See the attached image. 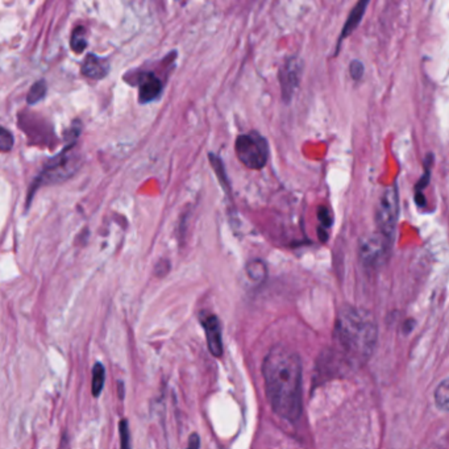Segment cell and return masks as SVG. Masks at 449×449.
I'll return each instance as SVG.
<instances>
[{
	"label": "cell",
	"instance_id": "obj_22",
	"mask_svg": "<svg viewBox=\"0 0 449 449\" xmlns=\"http://www.w3.org/2000/svg\"><path fill=\"white\" fill-rule=\"evenodd\" d=\"M187 449H201V439L196 434H192L189 439Z\"/></svg>",
	"mask_w": 449,
	"mask_h": 449
},
{
	"label": "cell",
	"instance_id": "obj_5",
	"mask_svg": "<svg viewBox=\"0 0 449 449\" xmlns=\"http://www.w3.org/2000/svg\"><path fill=\"white\" fill-rule=\"evenodd\" d=\"M77 160L78 158L74 153V144H68V147L65 149L46 163L44 170L41 172L40 176L37 177L36 186L52 185V183L65 181L75 172Z\"/></svg>",
	"mask_w": 449,
	"mask_h": 449
},
{
	"label": "cell",
	"instance_id": "obj_7",
	"mask_svg": "<svg viewBox=\"0 0 449 449\" xmlns=\"http://www.w3.org/2000/svg\"><path fill=\"white\" fill-rule=\"evenodd\" d=\"M300 74H302V62L295 57L290 58L280 70L281 90L286 102H288L293 98L294 91L297 90L300 82Z\"/></svg>",
	"mask_w": 449,
	"mask_h": 449
},
{
	"label": "cell",
	"instance_id": "obj_19",
	"mask_svg": "<svg viewBox=\"0 0 449 449\" xmlns=\"http://www.w3.org/2000/svg\"><path fill=\"white\" fill-rule=\"evenodd\" d=\"M119 434H120V449H131V435L128 421L122 419L119 424Z\"/></svg>",
	"mask_w": 449,
	"mask_h": 449
},
{
	"label": "cell",
	"instance_id": "obj_23",
	"mask_svg": "<svg viewBox=\"0 0 449 449\" xmlns=\"http://www.w3.org/2000/svg\"><path fill=\"white\" fill-rule=\"evenodd\" d=\"M118 395L120 399H124V383L122 381L118 382Z\"/></svg>",
	"mask_w": 449,
	"mask_h": 449
},
{
	"label": "cell",
	"instance_id": "obj_20",
	"mask_svg": "<svg viewBox=\"0 0 449 449\" xmlns=\"http://www.w3.org/2000/svg\"><path fill=\"white\" fill-rule=\"evenodd\" d=\"M318 219H319V221H320V224L323 226L324 230L332 227V217H331V214H329V211L327 210L326 207H319Z\"/></svg>",
	"mask_w": 449,
	"mask_h": 449
},
{
	"label": "cell",
	"instance_id": "obj_18",
	"mask_svg": "<svg viewBox=\"0 0 449 449\" xmlns=\"http://www.w3.org/2000/svg\"><path fill=\"white\" fill-rule=\"evenodd\" d=\"M14 147V136L11 132L0 127V152H10Z\"/></svg>",
	"mask_w": 449,
	"mask_h": 449
},
{
	"label": "cell",
	"instance_id": "obj_12",
	"mask_svg": "<svg viewBox=\"0 0 449 449\" xmlns=\"http://www.w3.org/2000/svg\"><path fill=\"white\" fill-rule=\"evenodd\" d=\"M246 275L255 281V282H262L266 275H268V269L264 261L261 259H252L246 264Z\"/></svg>",
	"mask_w": 449,
	"mask_h": 449
},
{
	"label": "cell",
	"instance_id": "obj_10",
	"mask_svg": "<svg viewBox=\"0 0 449 449\" xmlns=\"http://www.w3.org/2000/svg\"><path fill=\"white\" fill-rule=\"evenodd\" d=\"M109 62L95 55H89L82 65V73L93 80H102L109 74Z\"/></svg>",
	"mask_w": 449,
	"mask_h": 449
},
{
	"label": "cell",
	"instance_id": "obj_8",
	"mask_svg": "<svg viewBox=\"0 0 449 449\" xmlns=\"http://www.w3.org/2000/svg\"><path fill=\"white\" fill-rule=\"evenodd\" d=\"M201 323L205 331V339L208 342V349L214 356H221L223 354V341H221V329L219 319L215 315L204 313L201 316Z\"/></svg>",
	"mask_w": 449,
	"mask_h": 449
},
{
	"label": "cell",
	"instance_id": "obj_14",
	"mask_svg": "<svg viewBox=\"0 0 449 449\" xmlns=\"http://www.w3.org/2000/svg\"><path fill=\"white\" fill-rule=\"evenodd\" d=\"M104 381H106V369L104 367L98 363L93 369V395L99 396L103 387H104Z\"/></svg>",
	"mask_w": 449,
	"mask_h": 449
},
{
	"label": "cell",
	"instance_id": "obj_2",
	"mask_svg": "<svg viewBox=\"0 0 449 449\" xmlns=\"http://www.w3.org/2000/svg\"><path fill=\"white\" fill-rule=\"evenodd\" d=\"M335 338L348 363L364 364L374 352L377 326L365 310L345 307L339 313Z\"/></svg>",
	"mask_w": 449,
	"mask_h": 449
},
{
	"label": "cell",
	"instance_id": "obj_6",
	"mask_svg": "<svg viewBox=\"0 0 449 449\" xmlns=\"http://www.w3.org/2000/svg\"><path fill=\"white\" fill-rule=\"evenodd\" d=\"M393 243L383 237L380 232H373L363 237L360 241L358 255L364 266L377 269L383 265L390 253Z\"/></svg>",
	"mask_w": 449,
	"mask_h": 449
},
{
	"label": "cell",
	"instance_id": "obj_11",
	"mask_svg": "<svg viewBox=\"0 0 449 449\" xmlns=\"http://www.w3.org/2000/svg\"><path fill=\"white\" fill-rule=\"evenodd\" d=\"M367 7V1H358V3L356 4V7H354V10H352V12L349 14V16H348V19H347V21H345V26H344L342 30H341L340 41L342 40V39H345V37H348V36L354 32V29L358 27V24H360V21H361L363 16L365 14Z\"/></svg>",
	"mask_w": 449,
	"mask_h": 449
},
{
	"label": "cell",
	"instance_id": "obj_17",
	"mask_svg": "<svg viewBox=\"0 0 449 449\" xmlns=\"http://www.w3.org/2000/svg\"><path fill=\"white\" fill-rule=\"evenodd\" d=\"M46 94V84L45 82L39 81L32 86V89L29 90L27 96V102L29 104H36L37 102H40L41 99Z\"/></svg>",
	"mask_w": 449,
	"mask_h": 449
},
{
	"label": "cell",
	"instance_id": "obj_1",
	"mask_svg": "<svg viewBox=\"0 0 449 449\" xmlns=\"http://www.w3.org/2000/svg\"><path fill=\"white\" fill-rule=\"evenodd\" d=\"M262 373L273 411L288 422L302 414V363L285 345H275L265 357Z\"/></svg>",
	"mask_w": 449,
	"mask_h": 449
},
{
	"label": "cell",
	"instance_id": "obj_4",
	"mask_svg": "<svg viewBox=\"0 0 449 449\" xmlns=\"http://www.w3.org/2000/svg\"><path fill=\"white\" fill-rule=\"evenodd\" d=\"M399 211V201H398V190L395 186L387 187L382 192L380 201L376 207V223L377 232H380L383 237L389 241H394L396 221Z\"/></svg>",
	"mask_w": 449,
	"mask_h": 449
},
{
	"label": "cell",
	"instance_id": "obj_21",
	"mask_svg": "<svg viewBox=\"0 0 449 449\" xmlns=\"http://www.w3.org/2000/svg\"><path fill=\"white\" fill-rule=\"evenodd\" d=\"M349 70H351V75L354 80H360L364 74V65L360 61H352Z\"/></svg>",
	"mask_w": 449,
	"mask_h": 449
},
{
	"label": "cell",
	"instance_id": "obj_15",
	"mask_svg": "<svg viewBox=\"0 0 449 449\" xmlns=\"http://www.w3.org/2000/svg\"><path fill=\"white\" fill-rule=\"evenodd\" d=\"M435 402L436 406L443 410V411H447L448 410L449 405V385L447 380L441 382L437 389H436L435 393Z\"/></svg>",
	"mask_w": 449,
	"mask_h": 449
},
{
	"label": "cell",
	"instance_id": "obj_3",
	"mask_svg": "<svg viewBox=\"0 0 449 449\" xmlns=\"http://www.w3.org/2000/svg\"><path fill=\"white\" fill-rule=\"evenodd\" d=\"M235 153L245 167L261 170L269 160V144L257 132H249L236 138Z\"/></svg>",
	"mask_w": 449,
	"mask_h": 449
},
{
	"label": "cell",
	"instance_id": "obj_13",
	"mask_svg": "<svg viewBox=\"0 0 449 449\" xmlns=\"http://www.w3.org/2000/svg\"><path fill=\"white\" fill-rule=\"evenodd\" d=\"M431 165H432V156L430 154V157L427 156V160H425V170H424V174H423L421 181L418 182L416 187H415V192H416V203L419 205H423L424 204V196L422 195V191L424 190V187H427V185L430 183V174H431Z\"/></svg>",
	"mask_w": 449,
	"mask_h": 449
},
{
	"label": "cell",
	"instance_id": "obj_16",
	"mask_svg": "<svg viewBox=\"0 0 449 449\" xmlns=\"http://www.w3.org/2000/svg\"><path fill=\"white\" fill-rule=\"evenodd\" d=\"M86 37H84V28L78 27L74 29L71 36V49L75 53H82L86 49Z\"/></svg>",
	"mask_w": 449,
	"mask_h": 449
},
{
	"label": "cell",
	"instance_id": "obj_9",
	"mask_svg": "<svg viewBox=\"0 0 449 449\" xmlns=\"http://www.w3.org/2000/svg\"><path fill=\"white\" fill-rule=\"evenodd\" d=\"M163 91V83L153 74L147 73L140 81V102L148 103L154 100Z\"/></svg>",
	"mask_w": 449,
	"mask_h": 449
}]
</instances>
